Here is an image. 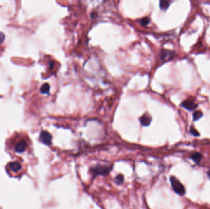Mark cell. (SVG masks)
Returning a JSON list of instances; mask_svg holds the SVG:
<instances>
[{"instance_id":"1","label":"cell","mask_w":210,"mask_h":209,"mask_svg":"<svg viewBox=\"0 0 210 209\" xmlns=\"http://www.w3.org/2000/svg\"><path fill=\"white\" fill-rule=\"evenodd\" d=\"M30 140L26 134L22 132L14 133L6 141V149L10 152L22 153L30 147Z\"/></svg>"},{"instance_id":"2","label":"cell","mask_w":210,"mask_h":209,"mask_svg":"<svg viewBox=\"0 0 210 209\" xmlns=\"http://www.w3.org/2000/svg\"><path fill=\"white\" fill-rule=\"evenodd\" d=\"M111 171V167L109 166L97 165L91 167L90 172L94 176L98 175H106Z\"/></svg>"},{"instance_id":"3","label":"cell","mask_w":210,"mask_h":209,"mask_svg":"<svg viewBox=\"0 0 210 209\" xmlns=\"http://www.w3.org/2000/svg\"><path fill=\"white\" fill-rule=\"evenodd\" d=\"M170 182L171 187L175 191L180 195H184L186 193L184 186L181 184L180 181L175 177H170Z\"/></svg>"},{"instance_id":"4","label":"cell","mask_w":210,"mask_h":209,"mask_svg":"<svg viewBox=\"0 0 210 209\" xmlns=\"http://www.w3.org/2000/svg\"><path fill=\"white\" fill-rule=\"evenodd\" d=\"M7 169H9L12 173L17 174L22 169V166L19 161H13L9 163Z\"/></svg>"},{"instance_id":"5","label":"cell","mask_w":210,"mask_h":209,"mask_svg":"<svg viewBox=\"0 0 210 209\" xmlns=\"http://www.w3.org/2000/svg\"><path fill=\"white\" fill-rule=\"evenodd\" d=\"M39 139L43 144L47 145H50L52 144V135L47 131H43L40 134Z\"/></svg>"},{"instance_id":"6","label":"cell","mask_w":210,"mask_h":209,"mask_svg":"<svg viewBox=\"0 0 210 209\" xmlns=\"http://www.w3.org/2000/svg\"><path fill=\"white\" fill-rule=\"evenodd\" d=\"M181 106L183 107L186 109L191 111L195 109L198 107V105L192 100L187 99L181 103Z\"/></svg>"},{"instance_id":"7","label":"cell","mask_w":210,"mask_h":209,"mask_svg":"<svg viewBox=\"0 0 210 209\" xmlns=\"http://www.w3.org/2000/svg\"><path fill=\"white\" fill-rule=\"evenodd\" d=\"M175 53L167 51V50H162L160 53V56H161V58L162 60H172V58L175 57Z\"/></svg>"},{"instance_id":"8","label":"cell","mask_w":210,"mask_h":209,"mask_svg":"<svg viewBox=\"0 0 210 209\" xmlns=\"http://www.w3.org/2000/svg\"><path fill=\"white\" fill-rule=\"evenodd\" d=\"M140 121L141 124L143 126H148L150 125V122H151V121H152V119L148 114L146 113V114L143 115L140 118Z\"/></svg>"},{"instance_id":"9","label":"cell","mask_w":210,"mask_h":209,"mask_svg":"<svg viewBox=\"0 0 210 209\" xmlns=\"http://www.w3.org/2000/svg\"><path fill=\"white\" fill-rule=\"evenodd\" d=\"M191 158L192 159V160L195 162L199 163L200 162V161L202 160V154H200V153H194L193 154H192Z\"/></svg>"},{"instance_id":"10","label":"cell","mask_w":210,"mask_h":209,"mask_svg":"<svg viewBox=\"0 0 210 209\" xmlns=\"http://www.w3.org/2000/svg\"><path fill=\"white\" fill-rule=\"evenodd\" d=\"M170 1H166V0H163V1H160V7H161V9L166 11L167 9L170 6Z\"/></svg>"},{"instance_id":"11","label":"cell","mask_w":210,"mask_h":209,"mask_svg":"<svg viewBox=\"0 0 210 209\" xmlns=\"http://www.w3.org/2000/svg\"><path fill=\"white\" fill-rule=\"evenodd\" d=\"M50 90V85L47 83H45L41 87L40 91L43 94H47Z\"/></svg>"},{"instance_id":"12","label":"cell","mask_w":210,"mask_h":209,"mask_svg":"<svg viewBox=\"0 0 210 209\" xmlns=\"http://www.w3.org/2000/svg\"><path fill=\"white\" fill-rule=\"evenodd\" d=\"M203 116V113L200 111H197L194 112L193 113V119L194 121H197Z\"/></svg>"},{"instance_id":"13","label":"cell","mask_w":210,"mask_h":209,"mask_svg":"<svg viewBox=\"0 0 210 209\" xmlns=\"http://www.w3.org/2000/svg\"><path fill=\"white\" fill-rule=\"evenodd\" d=\"M124 176L121 174H119L117 175L116 178H115V181L116 183L118 185H121L122 184L123 182H124Z\"/></svg>"},{"instance_id":"14","label":"cell","mask_w":210,"mask_h":209,"mask_svg":"<svg viewBox=\"0 0 210 209\" xmlns=\"http://www.w3.org/2000/svg\"><path fill=\"white\" fill-rule=\"evenodd\" d=\"M149 23V19L148 17L143 18V19L140 20V24L142 26L147 25Z\"/></svg>"},{"instance_id":"15","label":"cell","mask_w":210,"mask_h":209,"mask_svg":"<svg viewBox=\"0 0 210 209\" xmlns=\"http://www.w3.org/2000/svg\"><path fill=\"white\" fill-rule=\"evenodd\" d=\"M190 133L192 135H193L194 136H200L199 133L195 128H194L193 127H191V128H190Z\"/></svg>"},{"instance_id":"16","label":"cell","mask_w":210,"mask_h":209,"mask_svg":"<svg viewBox=\"0 0 210 209\" xmlns=\"http://www.w3.org/2000/svg\"><path fill=\"white\" fill-rule=\"evenodd\" d=\"M4 39V36L3 33H0V43H1L3 42V40Z\"/></svg>"},{"instance_id":"17","label":"cell","mask_w":210,"mask_h":209,"mask_svg":"<svg viewBox=\"0 0 210 209\" xmlns=\"http://www.w3.org/2000/svg\"><path fill=\"white\" fill-rule=\"evenodd\" d=\"M207 174H208V177H209V179H210V172H207Z\"/></svg>"}]
</instances>
